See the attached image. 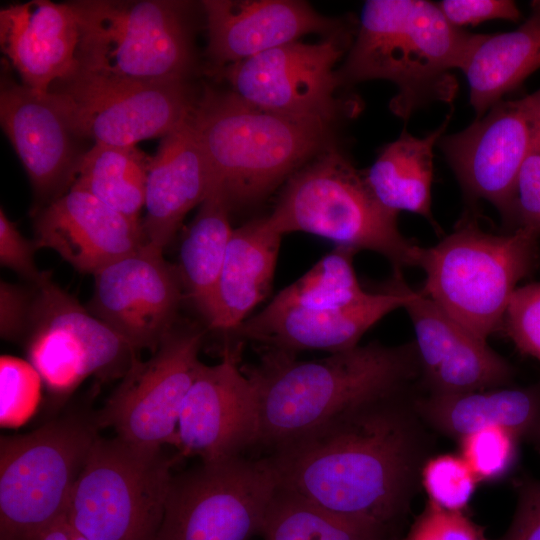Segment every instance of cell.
Segmentation results:
<instances>
[{"mask_svg":"<svg viewBox=\"0 0 540 540\" xmlns=\"http://www.w3.org/2000/svg\"><path fill=\"white\" fill-rule=\"evenodd\" d=\"M424 423L460 440L485 427H501L519 439L540 435V381L527 387H498L414 400Z\"/></svg>","mask_w":540,"mask_h":540,"instance_id":"cell-26","label":"cell"},{"mask_svg":"<svg viewBox=\"0 0 540 540\" xmlns=\"http://www.w3.org/2000/svg\"><path fill=\"white\" fill-rule=\"evenodd\" d=\"M213 186L208 160L189 122L162 137L151 157L142 219L143 248L164 252L184 217Z\"/></svg>","mask_w":540,"mask_h":540,"instance_id":"cell-24","label":"cell"},{"mask_svg":"<svg viewBox=\"0 0 540 540\" xmlns=\"http://www.w3.org/2000/svg\"><path fill=\"white\" fill-rule=\"evenodd\" d=\"M43 381L34 366L15 356L0 358V423L15 428L36 412Z\"/></svg>","mask_w":540,"mask_h":540,"instance_id":"cell-33","label":"cell"},{"mask_svg":"<svg viewBox=\"0 0 540 540\" xmlns=\"http://www.w3.org/2000/svg\"><path fill=\"white\" fill-rule=\"evenodd\" d=\"M259 411L255 390L239 367V349L226 346L215 365L201 363L182 403L177 443L201 462L242 456L257 444Z\"/></svg>","mask_w":540,"mask_h":540,"instance_id":"cell-16","label":"cell"},{"mask_svg":"<svg viewBox=\"0 0 540 540\" xmlns=\"http://www.w3.org/2000/svg\"><path fill=\"white\" fill-rule=\"evenodd\" d=\"M231 207L224 194L213 188L200 204L179 247L177 269L184 292L207 322L233 228Z\"/></svg>","mask_w":540,"mask_h":540,"instance_id":"cell-29","label":"cell"},{"mask_svg":"<svg viewBox=\"0 0 540 540\" xmlns=\"http://www.w3.org/2000/svg\"><path fill=\"white\" fill-rule=\"evenodd\" d=\"M403 308L414 328L421 379L429 394L466 393L511 382V364L420 291L413 290Z\"/></svg>","mask_w":540,"mask_h":540,"instance_id":"cell-18","label":"cell"},{"mask_svg":"<svg viewBox=\"0 0 540 540\" xmlns=\"http://www.w3.org/2000/svg\"><path fill=\"white\" fill-rule=\"evenodd\" d=\"M405 540H488L464 512L447 511L428 502Z\"/></svg>","mask_w":540,"mask_h":540,"instance_id":"cell-38","label":"cell"},{"mask_svg":"<svg viewBox=\"0 0 540 540\" xmlns=\"http://www.w3.org/2000/svg\"><path fill=\"white\" fill-rule=\"evenodd\" d=\"M76 417L0 440V540H39L67 513L73 485L97 439Z\"/></svg>","mask_w":540,"mask_h":540,"instance_id":"cell-9","label":"cell"},{"mask_svg":"<svg viewBox=\"0 0 540 540\" xmlns=\"http://www.w3.org/2000/svg\"><path fill=\"white\" fill-rule=\"evenodd\" d=\"M202 339L199 328L175 325L148 360L135 358L96 417L97 427H112L140 448L176 446L182 403L202 363Z\"/></svg>","mask_w":540,"mask_h":540,"instance_id":"cell-14","label":"cell"},{"mask_svg":"<svg viewBox=\"0 0 540 540\" xmlns=\"http://www.w3.org/2000/svg\"><path fill=\"white\" fill-rule=\"evenodd\" d=\"M409 387L357 403L270 451L280 481L326 509L390 532L423 460Z\"/></svg>","mask_w":540,"mask_h":540,"instance_id":"cell-1","label":"cell"},{"mask_svg":"<svg viewBox=\"0 0 540 540\" xmlns=\"http://www.w3.org/2000/svg\"><path fill=\"white\" fill-rule=\"evenodd\" d=\"M243 369V368H242ZM259 411L256 446L273 450L337 413L372 397L409 387L421 376L414 342L357 345L313 361L267 348L243 369Z\"/></svg>","mask_w":540,"mask_h":540,"instance_id":"cell-2","label":"cell"},{"mask_svg":"<svg viewBox=\"0 0 540 540\" xmlns=\"http://www.w3.org/2000/svg\"><path fill=\"white\" fill-rule=\"evenodd\" d=\"M189 122L208 160L212 189L231 209L261 200L333 145L330 123L266 110L231 91L204 90Z\"/></svg>","mask_w":540,"mask_h":540,"instance_id":"cell-4","label":"cell"},{"mask_svg":"<svg viewBox=\"0 0 540 540\" xmlns=\"http://www.w3.org/2000/svg\"><path fill=\"white\" fill-rule=\"evenodd\" d=\"M33 288L23 336L28 361L55 395L72 392L88 376H123L135 351L51 278Z\"/></svg>","mask_w":540,"mask_h":540,"instance_id":"cell-12","label":"cell"},{"mask_svg":"<svg viewBox=\"0 0 540 540\" xmlns=\"http://www.w3.org/2000/svg\"><path fill=\"white\" fill-rule=\"evenodd\" d=\"M175 459L98 438L73 485L67 518L88 540H155Z\"/></svg>","mask_w":540,"mask_h":540,"instance_id":"cell-8","label":"cell"},{"mask_svg":"<svg viewBox=\"0 0 540 540\" xmlns=\"http://www.w3.org/2000/svg\"><path fill=\"white\" fill-rule=\"evenodd\" d=\"M540 141V89L501 100L464 130L438 142L465 196L503 217L524 160Z\"/></svg>","mask_w":540,"mask_h":540,"instance_id":"cell-15","label":"cell"},{"mask_svg":"<svg viewBox=\"0 0 540 540\" xmlns=\"http://www.w3.org/2000/svg\"><path fill=\"white\" fill-rule=\"evenodd\" d=\"M79 70L135 81L185 80L192 50L184 2L80 0Z\"/></svg>","mask_w":540,"mask_h":540,"instance_id":"cell-7","label":"cell"},{"mask_svg":"<svg viewBox=\"0 0 540 540\" xmlns=\"http://www.w3.org/2000/svg\"><path fill=\"white\" fill-rule=\"evenodd\" d=\"M259 535L263 540H388L390 532L334 513L280 481Z\"/></svg>","mask_w":540,"mask_h":540,"instance_id":"cell-31","label":"cell"},{"mask_svg":"<svg viewBox=\"0 0 540 540\" xmlns=\"http://www.w3.org/2000/svg\"><path fill=\"white\" fill-rule=\"evenodd\" d=\"M151 156L133 146L95 143L81 154L72 186L141 222ZM71 186V187H72Z\"/></svg>","mask_w":540,"mask_h":540,"instance_id":"cell-30","label":"cell"},{"mask_svg":"<svg viewBox=\"0 0 540 540\" xmlns=\"http://www.w3.org/2000/svg\"><path fill=\"white\" fill-rule=\"evenodd\" d=\"M93 276L88 310L134 351L153 353L175 326L184 291L177 266L142 247Z\"/></svg>","mask_w":540,"mask_h":540,"instance_id":"cell-17","label":"cell"},{"mask_svg":"<svg viewBox=\"0 0 540 540\" xmlns=\"http://www.w3.org/2000/svg\"><path fill=\"white\" fill-rule=\"evenodd\" d=\"M498 540H540V481L519 486L517 508L509 529Z\"/></svg>","mask_w":540,"mask_h":540,"instance_id":"cell-42","label":"cell"},{"mask_svg":"<svg viewBox=\"0 0 540 540\" xmlns=\"http://www.w3.org/2000/svg\"><path fill=\"white\" fill-rule=\"evenodd\" d=\"M279 483L269 456L201 462L172 476L155 540H251Z\"/></svg>","mask_w":540,"mask_h":540,"instance_id":"cell-10","label":"cell"},{"mask_svg":"<svg viewBox=\"0 0 540 540\" xmlns=\"http://www.w3.org/2000/svg\"><path fill=\"white\" fill-rule=\"evenodd\" d=\"M502 220L507 231L524 228L540 235V141L519 169Z\"/></svg>","mask_w":540,"mask_h":540,"instance_id":"cell-36","label":"cell"},{"mask_svg":"<svg viewBox=\"0 0 540 540\" xmlns=\"http://www.w3.org/2000/svg\"><path fill=\"white\" fill-rule=\"evenodd\" d=\"M436 4L458 28L495 19L517 22L522 16L516 3L510 0H443Z\"/></svg>","mask_w":540,"mask_h":540,"instance_id":"cell-40","label":"cell"},{"mask_svg":"<svg viewBox=\"0 0 540 540\" xmlns=\"http://www.w3.org/2000/svg\"><path fill=\"white\" fill-rule=\"evenodd\" d=\"M33 241L93 275L144 246L141 222L74 186L36 212Z\"/></svg>","mask_w":540,"mask_h":540,"instance_id":"cell-21","label":"cell"},{"mask_svg":"<svg viewBox=\"0 0 540 540\" xmlns=\"http://www.w3.org/2000/svg\"><path fill=\"white\" fill-rule=\"evenodd\" d=\"M453 111L451 105L441 125L424 137L402 132L382 147L364 172L370 189L383 206L396 213L405 210L418 214L435 230L439 226L432 214L433 149L444 135Z\"/></svg>","mask_w":540,"mask_h":540,"instance_id":"cell-28","label":"cell"},{"mask_svg":"<svg viewBox=\"0 0 540 540\" xmlns=\"http://www.w3.org/2000/svg\"><path fill=\"white\" fill-rule=\"evenodd\" d=\"M477 36L453 26L430 1L368 0L337 74L342 86L392 82L390 110L407 120L428 103L452 105L458 84L451 70H461Z\"/></svg>","mask_w":540,"mask_h":540,"instance_id":"cell-3","label":"cell"},{"mask_svg":"<svg viewBox=\"0 0 540 540\" xmlns=\"http://www.w3.org/2000/svg\"><path fill=\"white\" fill-rule=\"evenodd\" d=\"M0 120L26 170L39 209L65 194L74 182L81 155L50 93L36 92L2 74Z\"/></svg>","mask_w":540,"mask_h":540,"instance_id":"cell-19","label":"cell"},{"mask_svg":"<svg viewBox=\"0 0 540 540\" xmlns=\"http://www.w3.org/2000/svg\"><path fill=\"white\" fill-rule=\"evenodd\" d=\"M397 215L378 201L364 172L331 145L289 177L267 218L282 235L301 231L373 251L402 271L418 267L422 247L400 232Z\"/></svg>","mask_w":540,"mask_h":540,"instance_id":"cell-5","label":"cell"},{"mask_svg":"<svg viewBox=\"0 0 540 540\" xmlns=\"http://www.w3.org/2000/svg\"><path fill=\"white\" fill-rule=\"evenodd\" d=\"M72 531L66 513L45 530L39 540H71Z\"/></svg>","mask_w":540,"mask_h":540,"instance_id":"cell-43","label":"cell"},{"mask_svg":"<svg viewBox=\"0 0 540 540\" xmlns=\"http://www.w3.org/2000/svg\"><path fill=\"white\" fill-rule=\"evenodd\" d=\"M539 237L524 228L489 233L466 215L439 243L421 248L418 267L426 279L420 292L487 341L502 330L517 284L540 261Z\"/></svg>","mask_w":540,"mask_h":540,"instance_id":"cell-6","label":"cell"},{"mask_svg":"<svg viewBox=\"0 0 540 540\" xmlns=\"http://www.w3.org/2000/svg\"><path fill=\"white\" fill-rule=\"evenodd\" d=\"M71 540H88V539L73 530Z\"/></svg>","mask_w":540,"mask_h":540,"instance_id":"cell-44","label":"cell"},{"mask_svg":"<svg viewBox=\"0 0 540 540\" xmlns=\"http://www.w3.org/2000/svg\"><path fill=\"white\" fill-rule=\"evenodd\" d=\"M79 23L71 2L32 0L0 10V46L21 83L39 93L79 69Z\"/></svg>","mask_w":540,"mask_h":540,"instance_id":"cell-23","label":"cell"},{"mask_svg":"<svg viewBox=\"0 0 540 540\" xmlns=\"http://www.w3.org/2000/svg\"><path fill=\"white\" fill-rule=\"evenodd\" d=\"M356 250L336 246L267 305L272 309L323 310L350 305L365 298L354 267Z\"/></svg>","mask_w":540,"mask_h":540,"instance_id":"cell-32","label":"cell"},{"mask_svg":"<svg viewBox=\"0 0 540 540\" xmlns=\"http://www.w3.org/2000/svg\"><path fill=\"white\" fill-rule=\"evenodd\" d=\"M207 55L218 71L311 33L346 30L299 0H205Z\"/></svg>","mask_w":540,"mask_h":540,"instance_id":"cell-22","label":"cell"},{"mask_svg":"<svg viewBox=\"0 0 540 540\" xmlns=\"http://www.w3.org/2000/svg\"><path fill=\"white\" fill-rule=\"evenodd\" d=\"M540 68V0L516 29L478 34L461 71L469 85L470 104L481 118L503 96Z\"/></svg>","mask_w":540,"mask_h":540,"instance_id":"cell-27","label":"cell"},{"mask_svg":"<svg viewBox=\"0 0 540 540\" xmlns=\"http://www.w3.org/2000/svg\"><path fill=\"white\" fill-rule=\"evenodd\" d=\"M282 234L267 217L233 229L208 325L234 332L269 294Z\"/></svg>","mask_w":540,"mask_h":540,"instance_id":"cell-25","label":"cell"},{"mask_svg":"<svg viewBox=\"0 0 540 540\" xmlns=\"http://www.w3.org/2000/svg\"><path fill=\"white\" fill-rule=\"evenodd\" d=\"M519 438L501 427H485L459 440L461 457L478 482L495 481L506 476L518 456Z\"/></svg>","mask_w":540,"mask_h":540,"instance_id":"cell-34","label":"cell"},{"mask_svg":"<svg viewBox=\"0 0 540 540\" xmlns=\"http://www.w3.org/2000/svg\"><path fill=\"white\" fill-rule=\"evenodd\" d=\"M349 29L317 43L295 41L226 66L219 71L231 92L257 107L331 123L358 111L355 101L338 96L336 64L350 48Z\"/></svg>","mask_w":540,"mask_h":540,"instance_id":"cell-13","label":"cell"},{"mask_svg":"<svg viewBox=\"0 0 540 540\" xmlns=\"http://www.w3.org/2000/svg\"><path fill=\"white\" fill-rule=\"evenodd\" d=\"M33 301V288L0 283V334L7 341L22 340Z\"/></svg>","mask_w":540,"mask_h":540,"instance_id":"cell-41","label":"cell"},{"mask_svg":"<svg viewBox=\"0 0 540 540\" xmlns=\"http://www.w3.org/2000/svg\"><path fill=\"white\" fill-rule=\"evenodd\" d=\"M429 501L447 511L464 512L478 482L461 456L442 454L429 458L421 468Z\"/></svg>","mask_w":540,"mask_h":540,"instance_id":"cell-35","label":"cell"},{"mask_svg":"<svg viewBox=\"0 0 540 540\" xmlns=\"http://www.w3.org/2000/svg\"><path fill=\"white\" fill-rule=\"evenodd\" d=\"M37 247L34 241L26 239L16 225L0 209V263L18 276L36 285L50 272L40 271L34 259Z\"/></svg>","mask_w":540,"mask_h":540,"instance_id":"cell-39","label":"cell"},{"mask_svg":"<svg viewBox=\"0 0 540 540\" xmlns=\"http://www.w3.org/2000/svg\"><path fill=\"white\" fill-rule=\"evenodd\" d=\"M49 93L74 135L133 146L187 122L197 98L185 80L135 81L77 70Z\"/></svg>","mask_w":540,"mask_h":540,"instance_id":"cell-11","label":"cell"},{"mask_svg":"<svg viewBox=\"0 0 540 540\" xmlns=\"http://www.w3.org/2000/svg\"><path fill=\"white\" fill-rule=\"evenodd\" d=\"M413 292L400 270L385 291L369 293L344 307L263 310L248 317L234 332L267 348L295 354L302 350L335 353L358 345L364 333L390 312L403 308Z\"/></svg>","mask_w":540,"mask_h":540,"instance_id":"cell-20","label":"cell"},{"mask_svg":"<svg viewBox=\"0 0 540 540\" xmlns=\"http://www.w3.org/2000/svg\"><path fill=\"white\" fill-rule=\"evenodd\" d=\"M502 329L521 352L540 360V282L514 291Z\"/></svg>","mask_w":540,"mask_h":540,"instance_id":"cell-37","label":"cell"}]
</instances>
